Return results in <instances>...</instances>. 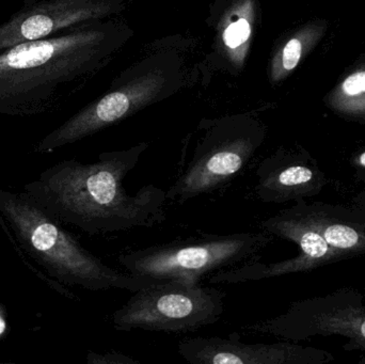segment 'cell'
I'll return each instance as SVG.
<instances>
[{
	"label": "cell",
	"mask_w": 365,
	"mask_h": 364,
	"mask_svg": "<svg viewBox=\"0 0 365 364\" xmlns=\"http://www.w3.org/2000/svg\"><path fill=\"white\" fill-rule=\"evenodd\" d=\"M327 21L317 19L302 26L278 51L274 53L270 68V79L277 83L287 78L302 61L325 36Z\"/></svg>",
	"instance_id": "cell-10"
},
{
	"label": "cell",
	"mask_w": 365,
	"mask_h": 364,
	"mask_svg": "<svg viewBox=\"0 0 365 364\" xmlns=\"http://www.w3.org/2000/svg\"><path fill=\"white\" fill-rule=\"evenodd\" d=\"M4 331H6V322H4V318L0 316V335H2Z\"/></svg>",
	"instance_id": "cell-16"
},
{
	"label": "cell",
	"mask_w": 365,
	"mask_h": 364,
	"mask_svg": "<svg viewBox=\"0 0 365 364\" xmlns=\"http://www.w3.org/2000/svg\"><path fill=\"white\" fill-rule=\"evenodd\" d=\"M118 0H23L15 14L0 25V51L41 40L115 13Z\"/></svg>",
	"instance_id": "cell-8"
},
{
	"label": "cell",
	"mask_w": 365,
	"mask_h": 364,
	"mask_svg": "<svg viewBox=\"0 0 365 364\" xmlns=\"http://www.w3.org/2000/svg\"><path fill=\"white\" fill-rule=\"evenodd\" d=\"M364 1H365V0H364Z\"/></svg>",
	"instance_id": "cell-19"
},
{
	"label": "cell",
	"mask_w": 365,
	"mask_h": 364,
	"mask_svg": "<svg viewBox=\"0 0 365 364\" xmlns=\"http://www.w3.org/2000/svg\"><path fill=\"white\" fill-rule=\"evenodd\" d=\"M359 162H360V164L362 165V166L365 167V152L364 154H362L361 156H360Z\"/></svg>",
	"instance_id": "cell-17"
},
{
	"label": "cell",
	"mask_w": 365,
	"mask_h": 364,
	"mask_svg": "<svg viewBox=\"0 0 365 364\" xmlns=\"http://www.w3.org/2000/svg\"><path fill=\"white\" fill-rule=\"evenodd\" d=\"M130 36L96 21L0 51V115H42L72 93Z\"/></svg>",
	"instance_id": "cell-2"
},
{
	"label": "cell",
	"mask_w": 365,
	"mask_h": 364,
	"mask_svg": "<svg viewBox=\"0 0 365 364\" xmlns=\"http://www.w3.org/2000/svg\"><path fill=\"white\" fill-rule=\"evenodd\" d=\"M178 352L191 364H279L293 363L295 350L283 344H247L237 333L227 338H188Z\"/></svg>",
	"instance_id": "cell-9"
},
{
	"label": "cell",
	"mask_w": 365,
	"mask_h": 364,
	"mask_svg": "<svg viewBox=\"0 0 365 364\" xmlns=\"http://www.w3.org/2000/svg\"><path fill=\"white\" fill-rule=\"evenodd\" d=\"M225 294L217 288L180 281L153 284L134 293L113 313L117 331L184 333L215 324L225 311Z\"/></svg>",
	"instance_id": "cell-6"
},
{
	"label": "cell",
	"mask_w": 365,
	"mask_h": 364,
	"mask_svg": "<svg viewBox=\"0 0 365 364\" xmlns=\"http://www.w3.org/2000/svg\"><path fill=\"white\" fill-rule=\"evenodd\" d=\"M304 256L311 259L323 258L328 252V243L324 236L313 231H304L295 236Z\"/></svg>",
	"instance_id": "cell-14"
},
{
	"label": "cell",
	"mask_w": 365,
	"mask_h": 364,
	"mask_svg": "<svg viewBox=\"0 0 365 364\" xmlns=\"http://www.w3.org/2000/svg\"><path fill=\"white\" fill-rule=\"evenodd\" d=\"M148 147L143 142L104 152L94 164L64 160L27 184L24 194L58 222L92 236L152 228L166 220V192L150 184L130 194L124 184Z\"/></svg>",
	"instance_id": "cell-1"
},
{
	"label": "cell",
	"mask_w": 365,
	"mask_h": 364,
	"mask_svg": "<svg viewBox=\"0 0 365 364\" xmlns=\"http://www.w3.org/2000/svg\"><path fill=\"white\" fill-rule=\"evenodd\" d=\"M204 130L192 157L167 190V200L182 204L225 187L244 171L264 139L263 128L251 118L218 120Z\"/></svg>",
	"instance_id": "cell-5"
},
{
	"label": "cell",
	"mask_w": 365,
	"mask_h": 364,
	"mask_svg": "<svg viewBox=\"0 0 365 364\" xmlns=\"http://www.w3.org/2000/svg\"><path fill=\"white\" fill-rule=\"evenodd\" d=\"M173 87V71L155 66L75 113L42 139L36 151L51 152L96 134L165 98Z\"/></svg>",
	"instance_id": "cell-7"
},
{
	"label": "cell",
	"mask_w": 365,
	"mask_h": 364,
	"mask_svg": "<svg viewBox=\"0 0 365 364\" xmlns=\"http://www.w3.org/2000/svg\"><path fill=\"white\" fill-rule=\"evenodd\" d=\"M88 363L91 364H139L138 360L126 356V355L120 354L117 352H109L106 354H94L89 353L88 354Z\"/></svg>",
	"instance_id": "cell-15"
},
{
	"label": "cell",
	"mask_w": 365,
	"mask_h": 364,
	"mask_svg": "<svg viewBox=\"0 0 365 364\" xmlns=\"http://www.w3.org/2000/svg\"><path fill=\"white\" fill-rule=\"evenodd\" d=\"M0 218L6 220L16 243L66 286L93 292L118 288L136 293L162 284L111 269L24 194L0 190Z\"/></svg>",
	"instance_id": "cell-3"
},
{
	"label": "cell",
	"mask_w": 365,
	"mask_h": 364,
	"mask_svg": "<svg viewBox=\"0 0 365 364\" xmlns=\"http://www.w3.org/2000/svg\"><path fill=\"white\" fill-rule=\"evenodd\" d=\"M324 239L328 245L340 249H349L355 247L359 241V235L354 229L346 226L328 227L324 232Z\"/></svg>",
	"instance_id": "cell-13"
},
{
	"label": "cell",
	"mask_w": 365,
	"mask_h": 364,
	"mask_svg": "<svg viewBox=\"0 0 365 364\" xmlns=\"http://www.w3.org/2000/svg\"><path fill=\"white\" fill-rule=\"evenodd\" d=\"M361 333L362 336H364V337L365 338V322L364 323V324H362L361 326Z\"/></svg>",
	"instance_id": "cell-18"
},
{
	"label": "cell",
	"mask_w": 365,
	"mask_h": 364,
	"mask_svg": "<svg viewBox=\"0 0 365 364\" xmlns=\"http://www.w3.org/2000/svg\"><path fill=\"white\" fill-rule=\"evenodd\" d=\"M324 102L340 115L365 119V53L326 94Z\"/></svg>",
	"instance_id": "cell-11"
},
{
	"label": "cell",
	"mask_w": 365,
	"mask_h": 364,
	"mask_svg": "<svg viewBox=\"0 0 365 364\" xmlns=\"http://www.w3.org/2000/svg\"><path fill=\"white\" fill-rule=\"evenodd\" d=\"M269 241L263 233L206 234L126 252L119 263L136 277L199 284L210 274L255 261Z\"/></svg>",
	"instance_id": "cell-4"
},
{
	"label": "cell",
	"mask_w": 365,
	"mask_h": 364,
	"mask_svg": "<svg viewBox=\"0 0 365 364\" xmlns=\"http://www.w3.org/2000/svg\"><path fill=\"white\" fill-rule=\"evenodd\" d=\"M253 2L245 0L232 11L222 29V42L232 61L244 62L252 36Z\"/></svg>",
	"instance_id": "cell-12"
}]
</instances>
